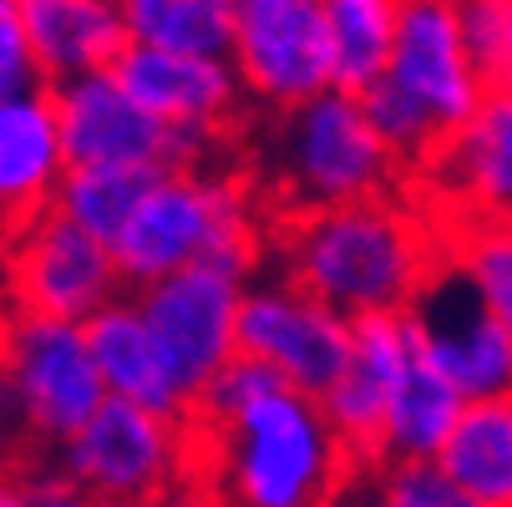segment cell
I'll return each instance as SVG.
<instances>
[{"label": "cell", "instance_id": "obj_1", "mask_svg": "<svg viewBox=\"0 0 512 507\" xmlns=\"http://www.w3.org/2000/svg\"><path fill=\"white\" fill-rule=\"evenodd\" d=\"M274 259L279 274L345 320L411 315L431 279L447 269V229L431 208L381 193L345 208L295 213L274 239Z\"/></svg>", "mask_w": 512, "mask_h": 507}, {"label": "cell", "instance_id": "obj_2", "mask_svg": "<svg viewBox=\"0 0 512 507\" xmlns=\"http://www.w3.org/2000/svg\"><path fill=\"white\" fill-rule=\"evenodd\" d=\"M355 467L320 396L284 381L234 411L193 416V472L208 507H340Z\"/></svg>", "mask_w": 512, "mask_h": 507}, {"label": "cell", "instance_id": "obj_3", "mask_svg": "<svg viewBox=\"0 0 512 507\" xmlns=\"http://www.w3.org/2000/svg\"><path fill=\"white\" fill-rule=\"evenodd\" d=\"M269 224L259 193L244 173L229 168H168L148 183V198L132 213L127 234L112 244L127 289H148L168 274L198 264H229L259 274Z\"/></svg>", "mask_w": 512, "mask_h": 507}, {"label": "cell", "instance_id": "obj_4", "mask_svg": "<svg viewBox=\"0 0 512 507\" xmlns=\"http://www.w3.org/2000/svg\"><path fill=\"white\" fill-rule=\"evenodd\" d=\"M264 178L284 208L315 213L396 193L401 163L365 117L360 92L335 87L315 102L274 112L264 132Z\"/></svg>", "mask_w": 512, "mask_h": 507}, {"label": "cell", "instance_id": "obj_5", "mask_svg": "<svg viewBox=\"0 0 512 507\" xmlns=\"http://www.w3.org/2000/svg\"><path fill=\"white\" fill-rule=\"evenodd\" d=\"M102 401L107 386L87 325L16 310L0 355V426H16L46 447H66L102 411Z\"/></svg>", "mask_w": 512, "mask_h": 507}, {"label": "cell", "instance_id": "obj_6", "mask_svg": "<svg viewBox=\"0 0 512 507\" xmlns=\"http://www.w3.org/2000/svg\"><path fill=\"white\" fill-rule=\"evenodd\" d=\"M56 462L97 497V507L163 502L193 467V421L107 396L77 437L56 447Z\"/></svg>", "mask_w": 512, "mask_h": 507}, {"label": "cell", "instance_id": "obj_7", "mask_svg": "<svg viewBox=\"0 0 512 507\" xmlns=\"http://www.w3.org/2000/svg\"><path fill=\"white\" fill-rule=\"evenodd\" d=\"M249 279L254 274L229 269V264H198V269L168 274L148 289H132V300H137L142 320H148L188 406L239 355V315H244Z\"/></svg>", "mask_w": 512, "mask_h": 507}, {"label": "cell", "instance_id": "obj_8", "mask_svg": "<svg viewBox=\"0 0 512 507\" xmlns=\"http://www.w3.org/2000/svg\"><path fill=\"white\" fill-rule=\"evenodd\" d=\"M229 61L249 107H264L269 117L335 92L325 0H234Z\"/></svg>", "mask_w": 512, "mask_h": 507}, {"label": "cell", "instance_id": "obj_9", "mask_svg": "<svg viewBox=\"0 0 512 507\" xmlns=\"http://www.w3.org/2000/svg\"><path fill=\"white\" fill-rule=\"evenodd\" d=\"M6 284H11V300L21 315H51L71 325H87L112 300H122V289H127L117 254L87 229L61 219L56 208L11 229Z\"/></svg>", "mask_w": 512, "mask_h": 507}, {"label": "cell", "instance_id": "obj_10", "mask_svg": "<svg viewBox=\"0 0 512 507\" xmlns=\"http://www.w3.org/2000/svg\"><path fill=\"white\" fill-rule=\"evenodd\" d=\"M350 335L355 320L315 300L289 274L274 269L249 279L244 315H239V355L269 366L284 386L325 396L350 360Z\"/></svg>", "mask_w": 512, "mask_h": 507}, {"label": "cell", "instance_id": "obj_11", "mask_svg": "<svg viewBox=\"0 0 512 507\" xmlns=\"http://www.w3.org/2000/svg\"><path fill=\"white\" fill-rule=\"evenodd\" d=\"M56 117H61V142L71 168H132V173H168V168H193L208 163L203 148L168 122H158L142 107L117 71H92V77L51 87Z\"/></svg>", "mask_w": 512, "mask_h": 507}, {"label": "cell", "instance_id": "obj_12", "mask_svg": "<svg viewBox=\"0 0 512 507\" xmlns=\"http://www.w3.org/2000/svg\"><path fill=\"white\" fill-rule=\"evenodd\" d=\"M431 213L457 224H512V82L487 87L477 112L421 168Z\"/></svg>", "mask_w": 512, "mask_h": 507}, {"label": "cell", "instance_id": "obj_13", "mask_svg": "<svg viewBox=\"0 0 512 507\" xmlns=\"http://www.w3.org/2000/svg\"><path fill=\"white\" fill-rule=\"evenodd\" d=\"M386 82L442 127V137L477 112L492 82L472 61V46L457 21V0H406Z\"/></svg>", "mask_w": 512, "mask_h": 507}, {"label": "cell", "instance_id": "obj_14", "mask_svg": "<svg viewBox=\"0 0 512 507\" xmlns=\"http://www.w3.org/2000/svg\"><path fill=\"white\" fill-rule=\"evenodd\" d=\"M117 77L158 122L183 132L203 153H213L218 137L249 107V92L229 56H178L153 46H127V56L117 61Z\"/></svg>", "mask_w": 512, "mask_h": 507}, {"label": "cell", "instance_id": "obj_15", "mask_svg": "<svg viewBox=\"0 0 512 507\" xmlns=\"http://www.w3.org/2000/svg\"><path fill=\"white\" fill-rule=\"evenodd\" d=\"M421 355L442 371L467 401H497L512 396V330L487 315L472 289L442 269L411 310Z\"/></svg>", "mask_w": 512, "mask_h": 507}, {"label": "cell", "instance_id": "obj_16", "mask_svg": "<svg viewBox=\"0 0 512 507\" xmlns=\"http://www.w3.org/2000/svg\"><path fill=\"white\" fill-rule=\"evenodd\" d=\"M416 350H421V340H416L411 315L355 320L350 360H345L340 381L320 396V406L360 462H381L386 411H391V396H396L406 366L416 360Z\"/></svg>", "mask_w": 512, "mask_h": 507}, {"label": "cell", "instance_id": "obj_17", "mask_svg": "<svg viewBox=\"0 0 512 507\" xmlns=\"http://www.w3.org/2000/svg\"><path fill=\"white\" fill-rule=\"evenodd\" d=\"M66 142L51 87L0 102V224L21 229L56 203L66 178Z\"/></svg>", "mask_w": 512, "mask_h": 507}, {"label": "cell", "instance_id": "obj_18", "mask_svg": "<svg viewBox=\"0 0 512 507\" xmlns=\"http://www.w3.org/2000/svg\"><path fill=\"white\" fill-rule=\"evenodd\" d=\"M21 26L46 87L117 71L132 46L122 0H21Z\"/></svg>", "mask_w": 512, "mask_h": 507}, {"label": "cell", "instance_id": "obj_19", "mask_svg": "<svg viewBox=\"0 0 512 507\" xmlns=\"http://www.w3.org/2000/svg\"><path fill=\"white\" fill-rule=\"evenodd\" d=\"M87 340H92V355H97V371H102V386L112 401H132V406H148V411H163V416H178L188 421L193 406L188 396L178 391L168 360L142 320L137 300L122 295L112 300L102 315L87 320Z\"/></svg>", "mask_w": 512, "mask_h": 507}, {"label": "cell", "instance_id": "obj_20", "mask_svg": "<svg viewBox=\"0 0 512 507\" xmlns=\"http://www.w3.org/2000/svg\"><path fill=\"white\" fill-rule=\"evenodd\" d=\"M467 411V396L431 366L416 350L406 366L391 411H386V437H381V462H436Z\"/></svg>", "mask_w": 512, "mask_h": 507}, {"label": "cell", "instance_id": "obj_21", "mask_svg": "<svg viewBox=\"0 0 512 507\" xmlns=\"http://www.w3.org/2000/svg\"><path fill=\"white\" fill-rule=\"evenodd\" d=\"M436 467L477 507H512V396L467 401Z\"/></svg>", "mask_w": 512, "mask_h": 507}, {"label": "cell", "instance_id": "obj_22", "mask_svg": "<svg viewBox=\"0 0 512 507\" xmlns=\"http://www.w3.org/2000/svg\"><path fill=\"white\" fill-rule=\"evenodd\" d=\"M132 46L178 56H229L234 51V0H122Z\"/></svg>", "mask_w": 512, "mask_h": 507}, {"label": "cell", "instance_id": "obj_23", "mask_svg": "<svg viewBox=\"0 0 512 507\" xmlns=\"http://www.w3.org/2000/svg\"><path fill=\"white\" fill-rule=\"evenodd\" d=\"M406 0H325V26L335 51V87L365 92L386 77Z\"/></svg>", "mask_w": 512, "mask_h": 507}, {"label": "cell", "instance_id": "obj_24", "mask_svg": "<svg viewBox=\"0 0 512 507\" xmlns=\"http://www.w3.org/2000/svg\"><path fill=\"white\" fill-rule=\"evenodd\" d=\"M153 178L158 173H132V168H66L51 208L112 249L127 234V224H132V213L142 208V198H148Z\"/></svg>", "mask_w": 512, "mask_h": 507}, {"label": "cell", "instance_id": "obj_25", "mask_svg": "<svg viewBox=\"0 0 512 507\" xmlns=\"http://www.w3.org/2000/svg\"><path fill=\"white\" fill-rule=\"evenodd\" d=\"M447 269L472 289V300L512 330V224H457L447 229Z\"/></svg>", "mask_w": 512, "mask_h": 507}, {"label": "cell", "instance_id": "obj_26", "mask_svg": "<svg viewBox=\"0 0 512 507\" xmlns=\"http://www.w3.org/2000/svg\"><path fill=\"white\" fill-rule=\"evenodd\" d=\"M360 102H365V117H371V127L381 132V142L396 153L401 168H416L421 173L431 163V153L442 148V127H436L406 92H396L386 77L376 87H365Z\"/></svg>", "mask_w": 512, "mask_h": 507}, {"label": "cell", "instance_id": "obj_27", "mask_svg": "<svg viewBox=\"0 0 512 507\" xmlns=\"http://www.w3.org/2000/svg\"><path fill=\"white\" fill-rule=\"evenodd\" d=\"M365 507H477L436 462H376Z\"/></svg>", "mask_w": 512, "mask_h": 507}, {"label": "cell", "instance_id": "obj_28", "mask_svg": "<svg viewBox=\"0 0 512 507\" xmlns=\"http://www.w3.org/2000/svg\"><path fill=\"white\" fill-rule=\"evenodd\" d=\"M457 21L482 77L512 82V0H457Z\"/></svg>", "mask_w": 512, "mask_h": 507}, {"label": "cell", "instance_id": "obj_29", "mask_svg": "<svg viewBox=\"0 0 512 507\" xmlns=\"http://www.w3.org/2000/svg\"><path fill=\"white\" fill-rule=\"evenodd\" d=\"M36 87H46V82H41V66H36L26 26H21V0H0V102L26 97Z\"/></svg>", "mask_w": 512, "mask_h": 507}, {"label": "cell", "instance_id": "obj_30", "mask_svg": "<svg viewBox=\"0 0 512 507\" xmlns=\"http://www.w3.org/2000/svg\"><path fill=\"white\" fill-rule=\"evenodd\" d=\"M21 487H26L31 507H97V497L71 477L61 462H41V467L21 472Z\"/></svg>", "mask_w": 512, "mask_h": 507}, {"label": "cell", "instance_id": "obj_31", "mask_svg": "<svg viewBox=\"0 0 512 507\" xmlns=\"http://www.w3.org/2000/svg\"><path fill=\"white\" fill-rule=\"evenodd\" d=\"M0 507H31L21 477H11V472H0Z\"/></svg>", "mask_w": 512, "mask_h": 507}, {"label": "cell", "instance_id": "obj_32", "mask_svg": "<svg viewBox=\"0 0 512 507\" xmlns=\"http://www.w3.org/2000/svg\"><path fill=\"white\" fill-rule=\"evenodd\" d=\"M6 335H11V315L0 310V355H6Z\"/></svg>", "mask_w": 512, "mask_h": 507}, {"label": "cell", "instance_id": "obj_33", "mask_svg": "<svg viewBox=\"0 0 512 507\" xmlns=\"http://www.w3.org/2000/svg\"><path fill=\"white\" fill-rule=\"evenodd\" d=\"M142 507H168V502H142Z\"/></svg>", "mask_w": 512, "mask_h": 507}, {"label": "cell", "instance_id": "obj_34", "mask_svg": "<svg viewBox=\"0 0 512 507\" xmlns=\"http://www.w3.org/2000/svg\"><path fill=\"white\" fill-rule=\"evenodd\" d=\"M0 447H6V426H0Z\"/></svg>", "mask_w": 512, "mask_h": 507}]
</instances>
